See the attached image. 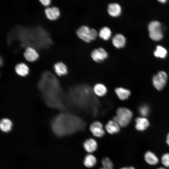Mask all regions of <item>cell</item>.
<instances>
[{"label":"cell","instance_id":"1","mask_svg":"<svg viewBox=\"0 0 169 169\" xmlns=\"http://www.w3.org/2000/svg\"><path fill=\"white\" fill-rule=\"evenodd\" d=\"M38 88L45 104L49 107L62 110L64 108L63 91L59 80L52 72H43Z\"/></svg>","mask_w":169,"mask_h":169},{"label":"cell","instance_id":"2","mask_svg":"<svg viewBox=\"0 0 169 169\" xmlns=\"http://www.w3.org/2000/svg\"><path fill=\"white\" fill-rule=\"evenodd\" d=\"M51 125L53 132L59 136L73 133L83 128V126L78 124V122L73 116L65 113L55 116Z\"/></svg>","mask_w":169,"mask_h":169},{"label":"cell","instance_id":"3","mask_svg":"<svg viewBox=\"0 0 169 169\" xmlns=\"http://www.w3.org/2000/svg\"><path fill=\"white\" fill-rule=\"evenodd\" d=\"M133 116L132 111L124 107L118 108L116 111V115L113 117V120L120 127H124L130 123Z\"/></svg>","mask_w":169,"mask_h":169},{"label":"cell","instance_id":"4","mask_svg":"<svg viewBox=\"0 0 169 169\" xmlns=\"http://www.w3.org/2000/svg\"><path fill=\"white\" fill-rule=\"evenodd\" d=\"M77 36L81 40L86 43H90L95 40L98 36L97 30L86 25H83L76 31Z\"/></svg>","mask_w":169,"mask_h":169},{"label":"cell","instance_id":"5","mask_svg":"<svg viewBox=\"0 0 169 169\" xmlns=\"http://www.w3.org/2000/svg\"><path fill=\"white\" fill-rule=\"evenodd\" d=\"M167 80V75L164 71H160L152 78L153 84L158 90H161L166 86Z\"/></svg>","mask_w":169,"mask_h":169},{"label":"cell","instance_id":"6","mask_svg":"<svg viewBox=\"0 0 169 169\" xmlns=\"http://www.w3.org/2000/svg\"><path fill=\"white\" fill-rule=\"evenodd\" d=\"M92 59L97 63H101L107 59L109 54L103 47H100L94 49L90 54Z\"/></svg>","mask_w":169,"mask_h":169},{"label":"cell","instance_id":"7","mask_svg":"<svg viewBox=\"0 0 169 169\" xmlns=\"http://www.w3.org/2000/svg\"><path fill=\"white\" fill-rule=\"evenodd\" d=\"M23 55L26 60L30 62L35 61L39 57V54L37 51L34 48L30 46L25 48Z\"/></svg>","mask_w":169,"mask_h":169},{"label":"cell","instance_id":"8","mask_svg":"<svg viewBox=\"0 0 169 169\" xmlns=\"http://www.w3.org/2000/svg\"><path fill=\"white\" fill-rule=\"evenodd\" d=\"M44 12L46 18L52 21L59 18L61 13L59 9L56 6L47 7L44 9Z\"/></svg>","mask_w":169,"mask_h":169},{"label":"cell","instance_id":"9","mask_svg":"<svg viewBox=\"0 0 169 169\" xmlns=\"http://www.w3.org/2000/svg\"><path fill=\"white\" fill-rule=\"evenodd\" d=\"M90 130L93 135L96 137H102L105 134L103 125L98 121H95L92 123L90 126Z\"/></svg>","mask_w":169,"mask_h":169},{"label":"cell","instance_id":"10","mask_svg":"<svg viewBox=\"0 0 169 169\" xmlns=\"http://www.w3.org/2000/svg\"><path fill=\"white\" fill-rule=\"evenodd\" d=\"M107 10L109 15L113 17L119 16L122 13L120 5L115 2L109 3L107 5Z\"/></svg>","mask_w":169,"mask_h":169},{"label":"cell","instance_id":"11","mask_svg":"<svg viewBox=\"0 0 169 169\" xmlns=\"http://www.w3.org/2000/svg\"><path fill=\"white\" fill-rule=\"evenodd\" d=\"M111 42L115 48L118 49H121L125 46L126 38L123 34L117 33L112 37Z\"/></svg>","mask_w":169,"mask_h":169},{"label":"cell","instance_id":"12","mask_svg":"<svg viewBox=\"0 0 169 169\" xmlns=\"http://www.w3.org/2000/svg\"><path fill=\"white\" fill-rule=\"evenodd\" d=\"M53 69L56 74L59 76L66 74L68 72V68L65 64L62 62H58L54 65Z\"/></svg>","mask_w":169,"mask_h":169},{"label":"cell","instance_id":"13","mask_svg":"<svg viewBox=\"0 0 169 169\" xmlns=\"http://www.w3.org/2000/svg\"><path fill=\"white\" fill-rule=\"evenodd\" d=\"M135 121V128L139 131L145 130L149 125L148 120L144 117H138L136 118Z\"/></svg>","mask_w":169,"mask_h":169},{"label":"cell","instance_id":"14","mask_svg":"<svg viewBox=\"0 0 169 169\" xmlns=\"http://www.w3.org/2000/svg\"><path fill=\"white\" fill-rule=\"evenodd\" d=\"M15 70L18 75L22 77L27 75L29 72L28 67L23 63H21L16 64L15 67Z\"/></svg>","mask_w":169,"mask_h":169},{"label":"cell","instance_id":"15","mask_svg":"<svg viewBox=\"0 0 169 169\" xmlns=\"http://www.w3.org/2000/svg\"><path fill=\"white\" fill-rule=\"evenodd\" d=\"M106 131L109 134H113L118 132L120 130V126L113 120L108 121L105 126Z\"/></svg>","mask_w":169,"mask_h":169},{"label":"cell","instance_id":"16","mask_svg":"<svg viewBox=\"0 0 169 169\" xmlns=\"http://www.w3.org/2000/svg\"><path fill=\"white\" fill-rule=\"evenodd\" d=\"M83 146L85 150L89 153H92L95 151L97 147L96 141L93 139L86 140L84 143Z\"/></svg>","mask_w":169,"mask_h":169},{"label":"cell","instance_id":"17","mask_svg":"<svg viewBox=\"0 0 169 169\" xmlns=\"http://www.w3.org/2000/svg\"><path fill=\"white\" fill-rule=\"evenodd\" d=\"M115 91L117 96L121 100L127 99L131 93L129 90L121 87L116 88Z\"/></svg>","mask_w":169,"mask_h":169},{"label":"cell","instance_id":"18","mask_svg":"<svg viewBox=\"0 0 169 169\" xmlns=\"http://www.w3.org/2000/svg\"><path fill=\"white\" fill-rule=\"evenodd\" d=\"M98 36L104 40H108L111 37L112 31L110 28L107 26L102 27L99 30Z\"/></svg>","mask_w":169,"mask_h":169},{"label":"cell","instance_id":"19","mask_svg":"<svg viewBox=\"0 0 169 169\" xmlns=\"http://www.w3.org/2000/svg\"><path fill=\"white\" fill-rule=\"evenodd\" d=\"M93 91L99 97H102L106 94L107 90L106 86L103 84L97 83L94 85Z\"/></svg>","mask_w":169,"mask_h":169},{"label":"cell","instance_id":"20","mask_svg":"<svg viewBox=\"0 0 169 169\" xmlns=\"http://www.w3.org/2000/svg\"><path fill=\"white\" fill-rule=\"evenodd\" d=\"M146 161L151 165H155L158 163L159 160L156 156L150 151L146 152L144 155Z\"/></svg>","mask_w":169,"mask_h":169},{"label":"cell","instance_id":"21","mask_svg":"<svg viewBox=\"0 0 169 169\" xmlns=\"http://www.w3.org/2000/svg\"><path fill=\"white\" fill-rule=\"evenodd\" d=\"M12 126V122L8 119L3 118L0 121V129L4 132H7L9 131L11 129Z\"/></svg>","mask_w":169,"mask_h":169},{"label":"cell","instance_id":"22","mask_svg":"<svg viewBox=\"0 0 169 169\" xmlns=\"http://www.w3.org/2000/svg\"><path fill=\"white\" fill-rule=\"evenodd\" d=\"M96 163V159L93 155L88 154L85 157L84 164L86 167L89 168L91 167L94 166Z\"/></svg>","mask_w":169,"mask_h":169},{"label":"cell","instance_id":"23","mask_svg":"<svg viewBox=\"0 0 169 169\" xmlns=\"http://www.w3.org/2000/svg\"><path fill=\"white\" fill-rule=\"evenodd\" d=\"M149 35L152 40L155 41L160 40L163 37L161 28L155 29L149 32Z\"/></svg>","mask_w":169,"mask_h":169},{"label":"cell","instance_id":"24","mask_svg":"<svg viewBox=\"0 0 169 169\" xmlns=\"http://www.w3.org/2000/svg\"><path fill=\"white\" fill-rule=\"evenodd\" d=\"M167 53L165 49L161 46H157L154 52V55L156 57L164 58L166 57Z\"/></svg>","mask_w":169,"mask_h":169},{"label":"cell","instance_id":"25","mask_svg":"<svg viewBox=\"0 0 169 169\" xmlns=\"http://www.w3.org/2000/svg\"><path fill=\"white\" fill-rule=\"evenodd\" d=\"M148 28L149 32L155 29L161 28V24L158 21H152L148 24Z\"/></svg>","mask_w":169,"mask_h":169},{"label":"cell","instance_id":"26","mask_svg":"<svg viewBox=\"0 0 169 169\" xmlns=\"http://www.w3.org/2000/svg\"><path fill=\"white\" fill-rule=\"evenodd\" d=\"M101 162L103 167L107 169H113V163L109 158L105 157L103 158Z\"/></svg>","mask_w":169,"mask_h":169},{"label":"cell","instance_id":"27","mask_svg":"<svg viewBox=\"0 0 169 169\" xmlns=\"http://www.w3.org/2000/svg\"><path fill=\"white\" fill-rule=\"evenodd\" d=\"M149 109L148 107L146 105H143L139 108V111L141 115L142 116H146L149 113Z\"/></svg>","mask_w":169,"mask_h":169},{"label":"cell","instance_id":"28","mask_svg":"<svg viewBox=\"0 0 169 169\" xmlns=\"http://www.w3.org/2000/svg\"><path fill=\"white\" fill-rule=\"evenodd\" d=\"M161 160L162 164L164 166L169 167V153H166L163 155Z\"/></svg>","mask_w":169,"mask_h":169},{"label":"cell","instance_id":"29","mask_svg":"<svg viewBox=\"0 0 169 169\" xmlns=\"http://www.w3.org/2000/svg\"><path fill=\"white\" fill-rule=\"evenodd\" d=\"M41 3L44 6L50 5L51 3V0H39Z\"/></svg>","mask_w":169,"mask_h":169},{"label":"cell","instance_id":"30","mask_svg":"<svg viewBox=\"0 0 169 169\" xmlns=\"http://www.w3.org/2000/svg\"><path fill=\"white\" fill-rule=\"evenodd\" d=\"M166 142L168 145L169 146V133L166 136Z\"/></svg>","mask_w":169,"mask_h":169},{"label":"cell","instance_id":"31","mask_svg":"<svg viewBox=\"0 0 169 169\" xmlns=\"http://www.w3.org/2000/svg\"><path fill=\"white\" fill-rule=\"evenodd\" d=\"M120 169H135L134 167L132 166L129 167H125L120 168Z\"/></svg>","mask_w":169,"mask_h":169},{"label":"cell","instance_id":"32","mask_svg":"<svg viewBox=\"0 0 169 169\" xmlns=\"http://www.w3.org/2000/svg\"><path fill=\"white\" fill-rule=\"evenodd\" d=\"M159 1L161 3H165L166 2V0H159Z\"/></svg>","mask_w":169,"mask_h":169},{"label":"cell","instance_id":"33","mask_svg":"<svg viewBox=\"0 0 169 169\" xmlns=\"http://www.w3.org/2000/svg\"><path fill=\"white\" fill-rule=\"evenodd\" d=\"M157 169H166L164 167H161L158 168H157Z\"/></svg>","mask_w":169,"mask_h":169},{"label":"cell","instance_id":"34","mask_svg":"<svg viewBox=\"0 0 169 169\" xmlns=\"http://www.w3.org/2000/svg\"><path fill=\"white\" fill-rule=\"evenodd\" d=\"M100 169H107V168H105L103 167L100 168Z\"/></svg>","mask_w":169,"mask_h":169}]
</instances>
